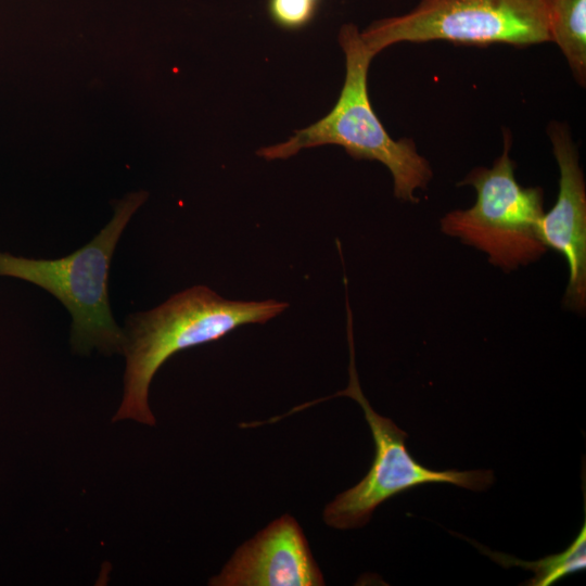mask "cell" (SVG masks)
I'll list each match as a JSON object with an SVG mask.
<instances>
[{"mask_svg":"<svg viewBox=\"0 0 586 586\" xmlns=\"http://www.w3.org/2000/svg\"><path fill=\"white\" fill-rule=\"evenodd\" d=\"M145 192L117 202L112 220L85 246L58 259L16 257L0 252V276L34 283L55 296L73 318L71 344L87 355L122 353L125 333L115 323L109 302V271L118 239L145 201Z\"/></svg>","mask_w":586,"mask_h":586,"instance_id":"3","label":"cell"},{"mask_svg":"<svg viewBox=\"0 0 586 586\" xmlns=\"http://www.w3.org/2000/svg\"><path fill=\"white\" fill-rule=\"evenodd\" d=\"M319 0H269V12L280 26L296 29L314 17Z\"/></svg>","mask_w":586,"mask_h":586,"instance_id":"11","label":"cell"},{"mask_svg":"<svg viewBox=\"0 0 586 586\" xmlns=\"http://www.w3.org/2000/svg\"><path fill=\"white\" fill-rule=\"evenodd\" d=\"M504 141L502 154L491 168H474L459 183L475 189V204L448 213L441 225L444 233L485 252L493 265L509 271L538 259L547 249L538 235L543 190L517 181L507 129Z\"/></svg>","mask_w":586,"mask_h":586,"instance_id":"5","label":"cell"},{"mask_svg":"<svg viewBox=\"0 0 586 586\" xmlns=\"http://www.w3.org/2000/svg\"><path fill=\"white\" fill-rule=\"evenodd\" d=\"M347 308L349 346V382L335 394L292 408L278 419L309 408L334 397L346 396L357 402L365 415L374 442V458L368 473L355 486L337 495L323 511L324 522L337 530H351L367 524L378 506L411 488L429 483H448L470 491H485L495 482L492 470H444L424 467L406 447L408 434L390 418L379 415L364 395L355 366L352 311Z\"/></svg>","mask_w":586,"mask_h":586,"instance_id":"4","label":"cell"},{"mask_svg":"<svg viewBox=\"0 0 586 586\" xmlns=\"http://www.w3.org/2000/svg\"><path fill=\"white\" fill-rule=\"evenodd\" d=\"M359 35L373 56L403 41L515 47L550 41L544 0H421L412 11L375 21Z\"/></svg>","mask_w":586,"mask_h":586,"instance_id":"6","label":"cell"},{"mask_svg":"<svg viewBox=\"0 0 586 586\" xmlns=\"http://www.w3.org/2000/svg\"><path fill=\"white\" fill-rule=\"evenodd\" d=\"M345 53L346 74L333 109L317 123L296 130L288 141L257 151L266 160L288 158L300 150L324 144L343 146L356 160L384 164L394 180L397 199L417 202L415 191L426 188L432 178L428 161L410 139L393 140L375 115L368 97L367 75L373 55L361 41L354 24L339 34Z\"/></svg>","mask_w":586,"mask_h":586,"instance_id":"2","label":"cell"},{"mask_svg":"<svg viewBox=\"0 0 586 586\" xmlns=\"http://www.w3.org/2000/svg\"><path fill=\"white\" fill-rule=\"evenodd\" d=\"M209 585L318 586L324 579L303 530L283 514L240 546Z\"/></svg>","mask_w":586,"mask_h":586,"instance_id":"8","label":"cell"},{"mask_svg":"<svg viewBox=\"0 0 586 586\" xmlns=\"http://www.w3.org/2000/svg\"><path fill=\"white\" fill-rule=\"evenodd\" d=\"M481 551L505 568L520 566L531 570L534 575L525 585L549 586L563 577L584 570L586 566V522L583 523L577 536L562 552L550 555L536 561H525L515 557L493 551L480 544Z\"/></svg>","mask_w":586,"mask_h":586,"instance_id":"10","label":"cell"},{"mask_svg":"<svg viewBox=\"0 0 586 586\" xmlns=\"http://www.w3.org/2000/svg\"><path fill=\"white\" fill-rule=\"evenodd\" d=\"M547 132L560 169L559 193L552 208L543 215L538 235L546 249L568 260L570 277L564 306L583 311L586 305V190L578 154L569 128L551 122Z\"/></svg>","mask_w":586,"mask_h":586,"instance_id":"7","label":"cell"},{"mask_svg":"<svg viewBox=\"0 0 586 586\" xmlns=\"http://www.w3.org/2000/svg\"><path fill=\"white\" fill-rule=\"evenodd\" d=\"M550 41L564 54L574 78L586 82V0H544Z\"/></svg>","mask_w":586,"mask_h":586,"instance_id":"9","label":"cell"},{"mask_svg":"<svg viewBox=\"0 0 586 586\" xmlns=\"http://www.w3.org/2000/svg\"><path fill=\"white\" fill-rule=\"evenodd\" d=\"M288 306L276 300H226L205 285H195L152 310L130 315L124 332V396L114 421L131 419L154 425L148 404L149 386L169 357L219 340L240 326L265 323Z\"/></svg>","mask_w":586,"mask_h":586,"instance_id":"1","label":"cell"}]
</instances>
